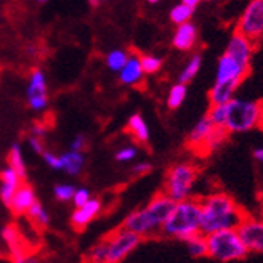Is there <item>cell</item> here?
<instances>
[{
    "instance_id": "d6986e66",
    "label": "cell",
    "mask_w": 263,
    "mask_h": 263,
    "mask_svg": "<svg viewBox=\"0 0 263 263\" xmlns=\"http://www.w3.org/2000/svg\"><path fill=\"white\" fill-rule=\"evenodd\" d=\"M61 157V170H64L66 174L76 177L82 172L84 164H85V157L82 151H66L63 154H60Z\"/></svg>"
},
{
    "instance_id": "83f0119b",
    "label": "cell",
    "mask_w": 263,
    "mask_h": 263,
    "mask_svg": "<svg viewBox=\"0 0 263 263\" xmlns=\"http://www.w3.org/2000/svg\"><path fill=\"white\" fill-rule=\"evenodd\" d=\"M128 57L130 55L127 53L125 50H122V48H114V50H111L109 53L106 55V66H108L111 71L119 72L124 68V64L127 63Z\"/></svg>"
},
{
    "instance_id": "484cf974",
    "label": "cell",
    "mask_w": 263,
    "mask_h": 263,
    "mask_svg": "<svg viewBox=\"0 0 263 263\" xmlns=\"http://www.w3.org/2000/svg\"><path fill=\"white\" fill-rule=\"evenodd\" d=\"M186 93H188V88H186V84H175L170 87L168 90V95H167V106L168 109H178L183 101L186 100Z\"/></svg>"
},
{
    "instance_id": "d590c367",
    "label": "cell",
    "mask_w": 263,
    "mask_h": 263,
    "mask_svg": "<svg viewBox=\"0 0 263 263\" xmlns=\"http://www.w3.org/2000/svg\"><path fill=\"white\" fill-rule=\"evenodd\" d=\"M11 263H42V260L39 258V255L24 251L15 257H11Z\"/></svg>"
},
{
    "instance_id": "9c48e42d",
    "label": "cell",
    "mask_w": 263,
    "mask_h": 263,
    "mask_svg": "<svg viewBox=\"0 0 263 263\" xmlns=\"http://www.w3.org/2000/svg\"><path fill=\"white\" fill-rule=\"evenodd\" d=\"M236 32L246 35L254 44L263 37V2L261 0H252L246 7L242 15L236 26Z\"/></svg>"
},
{
    "instance_id": "d6a6232c",
    "label": "cell",
    "mask_w": 263,
    "mask_h": 263,
    "mask_svg": "<svg viewBox=\"0 0 263 263\" xmlns=\"http://www.w3.org/2000/svg\"><path fill=\"white\" fill-rule=\"evenodd\" d=\"M137 154H138V149L135 146H132V144H128V146H124V148H121L119 151H117L114 157H116L117 162L125 164V162L134 161L137 157Z\"/></svg>"
},
{
    "instance_id": "7bdbcfd3",
    "label": "cell",
    "mask_w": 263,
    "mask_h": 263,
    "mask_svg": "<svg viewBox=\"0 0 263 263\" xmlns=\"http://www.w3.org/2000/svg\"><path fill=\"white\" fill-rule=\"evenodd\" d=\"M4 254H5V251H4V249H2V247H0V258H2V257H4Z\"/></svg>"
},
{
    "instance_id": "8d00e7d4",
    "label": "cell",
    "mask_w": 263,
    "mask_h": 263,
    "mask_svg": "<svg viewBox=\"0 0 263 263\" xmlns=\"http://www.w3.org/2000/svg\"><path fill=\"white\" fill-rule=\"evenodd\" d=\"M151 170H153V165H151V162L143 161V162H137L134 167H132V174L137 175V177H143V175L149 174Z\"/></svg>"
},
{
    "instance_id": "4fadbf2b",
    "label": "cell",
    "mask_w": 263,
    "mask_h": 263,
    "mask_svg": "<svg viewBox=\"0 0 263 263\" xmlns=\"http://www.w3.org/2000/svg\"><path fill=\"white\" fill-rule=\"evenodd\" d=\"M254 42L249 41V39L239 32H236L230 37V42L225 48V53H228L230 57H233L234 60H238L239 63L251 66L252 63V57H254Z\"/></svg>"
},
{
    "instance_id": "4dcf8cb0",
    "label": "cell",
    "mask_w": 263,
    "mask_h": 263,
    "mask_svg": "<svg viewBox=\"0 0 263 263\" xmlns=\"http://www.w3.org/2000/svg\"><path fill=\"white\" fill-rule=\"evenodd\" d=\"M207 117L215 127L223 128V121H225V104H210Z\"/></svg>"
},
{
    "instance_id": "ba28073f",
    "label": "cell",
    "mask_w": 263,
    "mask_h": 263,
    "mask_svg": "<svg viewBox=\"0 0 263 263\" xmlns=\"http://www.w3.org/2000/svg\"><path fill=\"white\" fill-rule=\"evenodd\" d=\"M228 132L221 127H215L209 121V117H202L188 135V146L197 154H209L227 140Z\"/></svg>"
},
{
    "instance_id": "e0dca14e",
    "label": "cell",
    "mask_w": 263,
    "mask_h": 263,
    "mask_svg": "<svg viewBox=\"0 0 263 263\" xmlns=\"http://www.w3.org/2000/svg\"><path fill=\"white\" fill-rule=\"evenodd\" d=\"M21 183H23V178L18 175L15 168L7 165L5 168L0 170V199H2L5 205H8L10 199Z\"/></svg>"
},
{
    "instance_id": "8fae6325",
    "label": "cell",
    "mask_w": 263,
    "mask_h": 263,
    "mask_svg": "<svg viewBox=\"0 0 263 263\" xmlns=\"http://www.w3.org/2000/svg\"><path fill=\"white\" fill-rule=\"evenodd\" d=\"M26 97H28V104L32 111L41 112L48 106L47 77L42 69H34L31 72L28 88H26Z\"/></svg>"
},
{
    "instance_id": "cb8c5ba5",
    "label": "cell",
    "mask_w": 263,
    "mask_h": 263,
    "mask_svg": "<svg viewBox=\"0 0 263 263\" xmlns=\"http://www.w3.org/2000/svg\"><path fill=\"white\" fill-rule=\"evenodd\" d=\"M8 165L11 168H15L23 180L26 178V162H24L23 149H21V146L18 143H13L10 151H8Z\"/></svg>"
},
{
    "instance_id": "8992f818",
    "label": "cell",
    "mask_w": 263,
    "mask_h": 263,
    "mask_svg": "<svg viewBox=\"0 0 263 263\" xmlns=\"http://www.w3.org/2000/svg\"><path fill=\"white\" fill-rule=\"evenodd\" d=\"M260 114V101L247 98H231L225 104L223 128L228 134H242L257 127Z\"/></svg>"
},
{
    "instance_id": "30bf717a",
    "label": "cell",
    "mask_w": 263,
    "mask_h": 263,
    "mask_svg": "<svg viewBox=\"0 0 263 263\" xmlns=\"http://www.w3.org/2000/svg\"><path fill=\"white\" fill-rule=\"evenodd\" d=\"M251 72V66H246L234 60L228 53H223L217 63V76L215 82H231L241 85L244 79Z\"/></svg>"
},
{
    "instance_id": "52a82bcc",
    "label": "cell",
    "mask_w": 263,
    "mask_h": 263,
    "mask_svg": "<svg viewBox=\"0 0 263 263\" xmlns=\"http://www.w3.org/2000/svg\"><path fill=\"white\" fill-rule=\"evenodd\" d=\"M197 167L191 162H178L168 168L164 183V194L172 201H183L193 196V190L197 181Z\"/></svg>"
},
{
    "instance_id": "5b68a950",
    "label": "cell",
    "mask_w": 263,
    "mask_h": 263,
    "mask_svg": "<svg viewBox=\"0 0 263 263\" xmlns=\"http://www.w3.org/2000/svg\"><path fill=\"white\" fill-rule=\"evenodd\" d=\"M207 241V257L214 258L217 261H236L242 260L249 249L242 242L238 230H220L205 234Z\"/></svg>"
},
{
    "instance_id": "ab89813d",
    "label": "cell",
    "mask_w": 263,
    "mask_h": 263,
    "mask_svg": "<svg viewBox=\"0 0 263 263\" xmlns=\"http://www.w3.org/2000/svg\"><path fill=\"white\" fill-rule=\"evenodd\" d=\"M254 157L258 161V162H261L263 164V146H260V148H257L255 151H254Z\"/></svg>"
},
{
    "instance_id": "ac0fdd59",
    "label": "cell",
    "mask_w": 263,
    "mask_h": 263,
    "mask_svg": "<svg viewBox=\"0 0 263 263\" xmlns=\"http://www.w3.org/2000/svg\"><path fill=\"white\" fill-rule=\"evenodd\" d=\"M119 81L124 85H140L144 81V71L141 68L140 57L138 55H130L124 68L119 71Z\"/></svg>"
},
{
    "instance_id": "f1b7e54d",
    "label": "cell",
    "mask_w": 263,
    "mask_h": 263,
    "mask_svg": "<svg viewBox=\"0 0 263 263\" xmlns=\"http://www.w3.org/2000/svg\"><path fill=\"white\" fill-rule=\"evenodd\" d=\"M193 13H194V8H191L186 4L181 2V4L175 5L172 10H170V21H172L175 26L188 23V21H191Z\"/></svg>"
},
{
    "instance_id": "277c9868",
    "label": "cell",
    "mask_w": 263,
    "mask_h": 263,
    "mask_svg": "<svg viewBox=\"0 0 263 263\" xmlns=\"http://www.w3.org/2000/svg\"><path fill=\"white\" fill-rule=\"evenodd\" d=\"M140 242L141 238L138 234L121 227L88 249L85 263H121L135 251Z\"/></svg>"
},
{
    "instance_id": "836d02e7",
    "label": "cell",
    "mask_w": 263,
    "mask_h": 263,
    "mask_svg": "<svg viewBox=\"0 0 263 263\" xmlns=\"http://www.w3.org/2000/svg\"><path fill=\"white\" fill-rule=\"evenodd\" d=\"M90 197H91V194L87 188H76L71 202L74 204V207H79V205H84Z\"/></svg>"
},
{
    "instance_id": "ee69618b",
    "label": "cell",
    "mask_w": 263,
    "mask_h": 263,
    "mask_svg": "<svg viewBox=\"0 0 263 263\" xmlns=\"http://www.w3.org/2000/svg\"><path fill=\"white\" fill-rule=\"evenodd\" d=\"M149 4H157V2H161V0H148Z\"/></svg>"
},
{
    "instance_id": "ffe728a7",
    "label": "cell",
    "mask_w": 263,
    "mask_h": 263,
    "mask_svg": "<svg viewBox=\"0 0 263 263\" xmlns=\"http://www.w3.org/2000/svg\"><path fill=\"white\" fill-rule=\"evenodd\" d=\"M239 85L231 82H215L209 91L210 104H227L231 98H234V91Z\"/></svg>"
},
{
    "instance_id": "4316f807",
    "label": "cell",
    "mask_w": 263,
    "mask_h": 263,
    "mask_svg": "<svg viewBox=\"0 0 263 263\" xmlns=\"http://www.w3.org/2000/svg\"><path fill=\"white\" fill-rule=\"evenodd\" d=\"M186 249L191 257L194 258H201V257H207V241H205V234L199 233L196 236H191L190 239L185 241Z\"/></svg>"
},
{
    "instance_id": "7c38bea8",
    "label": "cell",
    "mask_w": 263,
    "mask_h": 263,
    "mask_svg": "<svg viewBox=\"0 0 263 263\" xmlns=\"http://www.w3.org/2000/svg\"><path fill=\"white\" fill-rule=\"evenodd\" d=\"M236 230H238L249 252L263 254V220L246 217Z\"/></svg>"
},
{
    "instance_id": "60d3db41",
    "label": "cell",
    "mask_w": 263,
    "mask_h": 263,
    "mask_svg": "<svg viewBox=\"0 0 263 263\" xmlns=\"http://www.w3.org/2000/svg\"><path fill=\"white\" fill-rule=\"evenodd\" d=\"M257 127L263 132V101L260 103V114H258V122H257Z\"/></svg>"
},
{
    "instance_id": "f546056e",
    "label": "cell",
    "mask_w": 263,
    "mask_h": 263,
    "mask_svg": "<svg viewBox=\"0 0 263 263\" xmlns=\"http://www.w3.org/2000/svg\"><path fill=\"white\" fill-rule=\"evenodd\" d=\"M140 63H141V68H143L144 74H156L162 68V60L156 55H141Z\"/></svg>"
},
{
    "instance_id": "bcb514c9",
    "label": "cell",
    "mask_w": 263,
    "mask_h": 263,
    "mask_svg": "<svg viewBox=\"0 0 263 263\" xmlns=\"http://www.w3.org/2000/svg\"><path fill=\"white\" fill-rule=\"evenodd\" d=\"M98 2H108V0H98Z\"/></svg>"
},
{
    "instance_id": "603a6c76",
    "label": "cell",
    "mask_w": 263,
    "mask_h": 263,
    "mask_svg": "<svg viewBox=\"0 0 263 263\" xmlns=\"http://www.w3.org/2000/svg\"><path fill=\"white\" fill-rule=\"evenodd\" d=\"M201 66H202V57L199 53H194L188 60V63L185 64V68L181 69V72L178 76V82H181V84H190L193 79L197 76V72H199Z\"/></svg>"
},
{
    "instance_id": "f6af8a7d",
    "label": "cell",
    "mask_w": 263,
    "mask_h": 263,
    "mask_svg": "<svg viewBox=\"0 0 263 263\" xmlns=\"http://www.w3.org/2000/svg\"><path fill=\"white\" fill-rule=\"evenodd\" d=\"M37 2H41V4H44V2H47V0H37Z\"/></svg>"
},
{
    "instance_id": "7dc6e473",
    "label": "cell",
    "mask_w": 263,
    "mask_h": 263,
    "mask_svg": "<svg viewBox=\"0 0 263 263\" xmlns=\"http://www.w3.org/2000/svg\"><path fill=\"white\" fill-rule=\"evenodd\" d=\"M261 2H263V0H261Z\"/></svg>"
},
{
    "instance_id": "b9f144b4",
    "label": "cell",
    "mask_w": 263,
    "mask_h": 263,
    "mask_svg": "<svg viewBox=\"0 0 263 263\" xmlns=\"http://www.w3.org/2000/svg\"><path fill=\"white\" fill-rule=\"evenodd\" d=\"M183 4H186L188 7H191V8H196L197 5H199L202 0H181Z\"/></svg>"
},
{
    "instance_id": "1f68e13d",
    "label": "cell",
    "mask_w": 263,
    "mask_h": 263,
    "mask_svg": "<svg viewBox=\"0 0 263 263\" xmlns=\"http://www.w3.org/2000/svg\"><path fill=\"white\" fill-rule=\"evenodd\" d=\"M76 191V186L69 185V183H60L53 188V194L57 197V201L60 202H69L72 199V194Z\"/></svg>"
},
{
    "instance_id": "6da1fadb",
    "label": "cell",
    "mask_w": 263,
    "mask_h": 263,
    "mask_svg": "<svg viewBox=\"0 0 263 263\" xmlns=\"http://www.w3.org/2000/svg\"><path fill=\"white\" fill-rule=\"evenodd\" d=\"M199 201L202 234L238 228L242 220L247 217L233 197L225 193H212Z\"/></svg>"
},
{
    "instance_id": "7402d4cb",
    "label": "cell",
    "mask_w": 263,
    "mask_h": 263,
    "mask_svg": "<svg viewBox=\"0 0 263 263\" xmlns=\"http://www.w3.org/2000/svg\"><path fill=\"white\" fill-rule=\"evenodd\" d=\"M2 239L7 246V251L10 252L11 257H15L21 252H24V249H23V241H21V236H20V231L16 230V227H13V225H8L4 228L2 231Z\"/></svg>"
},
{
    "instance_id": "3957f363",
    "label": "cell",
    "mask_w": 263,
    "mask_h": 263,
    "mask_svg": "<svg viewBox=\"0 0 263 263\" xmlns=\"http://www.w3.org/2000/svg\"><path fill=\"white\" fill-rule=\"evenodd\" d=\"M201 233V201L196 197L177 201L168 214L161 234L170 239L185 242L191 236Z\"/></svg>"
},
{
    "instance_id": "c3c4849f",
    "label": "cell",
    "mask_w": 263,
    "mask_h": 263,
    "mask_svg": "<svg viewBox=\"0 0 263 263\" xmlns=\"http://www.w3.org/2000/svg\"><path fill=\"white\" fill-rule=\"evenodd\" d=\"M42 263H44V261H42Z\"/></svg>"
},
{
    "instance_id": "9a60e30c",
    "label": "cell",
    "mask_w": 263,
    "mask_h": 263,
    "mask_svg": "<svg viewBox=\"0 0 263 263\" xmlns=\"http://www.w3.org/2000/svg\"><path fill=\"white\" fill-rule=\"evenodd\" d=\"M35 201H37L35 191L29 185L21 183L18 190L15 191V194H13V197L10 199L8 207L15 215H26V212H28Z\"/></svg>"
},
{
    "instance_id": "d4e9b609",
    "label": "cell",
    "mask_w": 263,
    "mask_h": 263,
    "mask_svg": "<svg viewBox=\"0 0 263 263\" xmlns=\"http://www.w3.org/2000/svg\"><path fill=\"white\" fill-rule=\"evenodd\" d=\"M26 215H28V218L34 223L37 228H45L50 223V214L47 212V209L39 201H35L31 205V209L26 212Z\"/></svg>"
},
{
    "instance_id": "44dd1931",
    "label": "cell",
    "mask_w": 263,
    "mask_h": 263,
    "mask_svg": "<svg viewBox=\"0 0 263 263\" xmlns=\"http://www.w3.org/2000/svg\"><path fill=\"white\" fill-rule=\"evenodd\" d=\"M127 130L140 143H146L149 140V127H148L146 121L143 119L141 114H134L130 117L127 121Z\"/></svg>"
},
{
    "instance_id": "2e32d148",
    "label": "cell",
    "mask_w": 263,
    "mask_h": 263,
    "mask_svg": "<svg viewBox=\"0 0 263 263\" xmlns=\"http://www.w3.org/2000/svg\"><path fill=\"white\" fill-rule=\"evenodd\" d=\"M196 42H197V29L191 21L177 26L174 37H172V45L177 50L191 51L194 48Z\"/></svg>"
},
{
    "instance_id": "5bb4252c",
    "label": "cell",
    "mask_w": 263,
    "mask_h": 263,
    "mask_svg": "<svg viewBox=\"0 0 263 263\" xmlns=\"http://www.w3.org/2000/svg\"><path fill=\"white\" fill-rule=\"evenodd\" d=\"M101 209H103L101 201L95 199V197H90L84 205H79L74 209V212L71 215V225L74 227V230L87 228L100 215Z\"/></svg>"
},
{
    "instance_id": "7a4b0ae2",
    "label": "cell",
    "mask_w": 263,
    "mask_h": 263,
    "mask_svg": "<svg viewBox=\"0 0 263 263\" xmlns=\"http://www.w3.org/2000/svg\"><path fill=\"white\" fill-rule=\"evenodd\" d=\"M174 204L175 201L170 199L167 194H156L144 207L134 210L130 215H127L122 227L138 234L141 239L161 234L164 223L174 209Z\"/></svg>"
},
{
    "instance_id": "e575fe53",
    "label": "cell",
    "mask_w": 263,
    "mask_h": 263,
    "mask_svg": "<svg viewBox=\"0 0 263 263\" xmlns=\"http://www.w3.org/2000/svg\"><path fill=\"white\" fill-rule=\"evenodd\" d=\"M42 157H44V162L50 167V168H53V170H61V157L55 153H51V151H44L42 153Z\"/></svg>"
},
{
    "instance_id": "f35d334b",
    "label": "cell",
    "mask_w": 263,
    "mask_h": 263,
    "mask_svg": "<svg viewBox=\"0 0 263 263\" xmlns=\"http://www.w3.org/2000/svg\"><path fill=\"white\" fill-rule=\"evenodd\" d=\"M85 143L87 141H85V137L84 135H77V137L72 138V141L69 144V149H72V151H84Z\"/></svg>"
},
{
    "instance_id": "74e56055",
    "label": "cell",
    "mask_w": 263,
    "mask_h": 263,
    "mask_svg": "<svg viewBox=\"0 0 263 263\" xmlns=\"http://www.w3.org/2000/svg\"><path fill=\"white\" fill-rule=\"evenodd\" d=\"M29 146H31V149L34 151V153H37V154H42L44 151H45V148H44V141H42V137H37V135H29Z\"/></svg>"
}]
</instances>
